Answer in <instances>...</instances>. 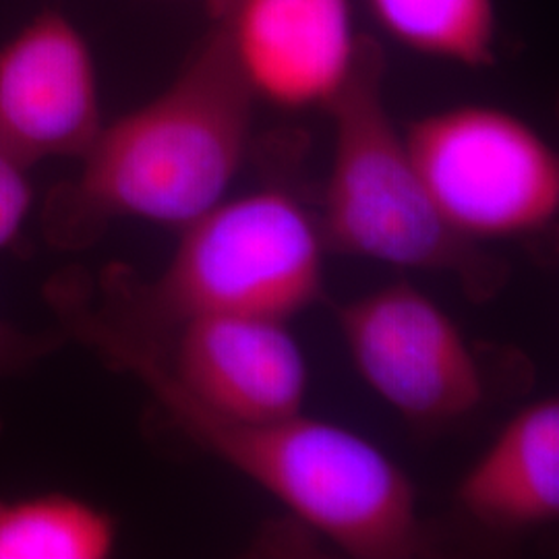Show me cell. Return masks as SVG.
<instances>
[{
    "instance_id": "6da1fadb",
    "label": "cell",
    "mask_w": 559,
    "mask_h": 559,
    "mask_svg": "<svg viewBox=\"0 0 559 559\" xmlns=\"http://www.w3.org/2000/svg\"><path fill=\"white\" fill-rule=\"evenodd\" d=\"M255 100L214 25L166 90L102 127L80 175L44 203V237L78 251L117 218L179 230L198 221L239 177Z\"/></svg>"
},
{
    "instance_id": "7a4b0ae2",
    "label": "cell",
    "mask_w": 559,
    "mask_h": 559,
    "mask_svg": "<svg viewBox=\"0 0 559 559\" xmlns=\"http://www.w3.org/2000/svg\"><path fill=\"white\" fill-rule=\"evenodd\" d=\"M110 362L147 385L180 429L300 522L359 559H402L425 547L417 489L373 441L299 413L270 423L214 417L177 392L150 344L87 318L78 330Z\"/></svg>"
},
{
    "instance_id": "3957f363",
    "label": "cell",
    "mask_w": 559,
    "mask_h": 559,
    "mask_svg": "<svg viewBox=\"0 0 559 559\" xmlns=\"http://www.w3.org/2000/svg\"><path fill=\"white\" fill-rule=\"evenodd\" d=\"M173 260L152 284L120 282V330L156 338L201 316H258L290 321L323 295L325 240L320 222L295 195L260 189L224 198L180 228Z\"/></svg>"
},
{
    "instance_id": "277c9868",
    "label": "cell",
    "mask_w": 559,
    "mask_h": 559,
    "mask_svg": "<svg viewBox=\"0 0 559 559\" xmlns=\"http://www.w3.org/2000/svg\"><path fill=\"white\" fill-rule=\"evenodd\" d=\"M325 110L334 120L320 222L325 247L402 270L454 274L471 293L498 286L500 267L450 230L411 160L383 100L378 41L360 36L355 67Z\"/></svg>"
},
{
    "instance_id": "5b68a950",
    "label": "cell",
    "mask_w": 559,
    "mask_h": 559,
    "mask_svg": "<svg viewBox=\"0 0 559 559\" xmlns=\"http://www.w3.org/2000/svg\"><path fill=\"white\" fill-rule=\"evenodd\" d=\"M404 141L436 210L460 239H520L558 218V154L516 115L454 106L411 122Z\"/></svg>"
},
{
    "instance_id": "8992f818",
    "label": "cell",
    "mask_w": 559,
    "mask_h": 559,
    "mask_svg": "<svg viewBox=\"0 0 559 559\" xmlns=\"http://www.w3.org/2000/svg\"><path fill=\"white\" fill-rule=\"evenodd\" d=\"M362 381L402 419L440 427L475 413L485 373L459 323L415 284L399 280L336 309Z\"/></svg>"
},
{
    "instance_id": "52a82bcc",
    "label": "cell",
    "mask_w": 559,
    "mask_h": 559,
    "mask_svg": "<svg viewBox=\"0 0 559 559\" xmlns=\"http://www.w3.org/2000/svg\"><path fill=\"white\" fill-rule=\"evenodd\" d=\"M104 127L90 44L44 11L0 48V152L23 168L83 158Z\"/></svg>"
},
{
    "instance_id": "ba28073f",
    "label": "cell",
    "mask_w": 559,
    "mask_h": 559,
    "mask_svg": "<svg viewBox=\"0 0 559 559\" xmlns=\"http://www.w3.org/2000/svg\"><path fill=\"white\" fill-rule=\"evenodd\" d=\"M175 334L170 362L143 342L154 348L170 385L201 411L239 423L305 413L309 367L288 321L201 316L182 321Z\"/></svg>"
},
{
    "instance_id": "9c48e42d",
    "label": "cell",
    "mask_w": 559,
    "mask_h": 559,
    "mask_svg": "<svg viewBox=\"0 0 559 559\" xmlns=\"http://www.w3.org/2000/svg\"><path fill=\"white\" fill-rule=\"evenodd\" d=\"M214 25L258 100L328 108L348 80L360 36L350 0H210Z\"/></svg>"
},
{
    "instance_id": "30bf717a",
    "label": "cell",
    "mask_w": 559,
    "mask_h": 559,
    "mask_svg": "<svg viewBox=\"0 0 559 559\" xmlns=\"http://www.w3.org/2000/svg\"><path fill=\"white\" fill-rule=\"evenodd\" d=\"M460 508L483 526L522 531L559 516V402L520 408L464 473Z\"/></svg>"
},
{
    "instance_id": "8fae6325",
    "label": "cell",
    "mask_w": 559,
    "mask_h": 559,
    "mask_svg": "<svg viewBox=\"0 0 559 559\" xmlns=\"http://www.w3.org/2000/svg\"><path fill=\"white\" fill-rule=\"evenodd\" d=\"M119 539L115 519L62 493L0 498V559H106Z\"/></svg>"
},
{
    "instance_id": "7c38bea8",
    "label": "cell",
    "mask_w": 559,
    "mask_h": 559,
    "mask_svg": "<svg viewBox=\"0 0 559 559\" xmlns=\"http://www.w3.org/2000/svg\"><path fill=\"white\" fill-rule=\"evenodd\" d=\"M381 29L413 52L471 69L496 62L493 0H365Z\"/></svg>"
},
{
    "instance_id": "4fadbf2b",
    "label": "cell",
    "mask_w": 559,
    "mask_h": 559,
    "mask_svg": "<svg viewBox=\"0 0 559 559\" xmlns=\"http://www.w3.org/2000/svg\"><path fill=\"white\" fill-rule=\"evenodd\" d=\"M64 332H27L11 321L0 320V381L13 380L55 355L64 344ZM2 436V415H0Z\"/></svg>"
},
{
    "instance_id": "5bb4252c",
    "label": "cell",
    "mask_w": 559,
    "mask_h": 559,
    "mask_svg": "<svg viewBox=\"0 0 559 559\" xmlns=\"http://www.w3.org/2000/svg\"><path fill=\"white\" fill-rule=\"evenodd\" d=\"M32 207L27 168L0 152V251L20 239Z\"/></svg>"
}]
</instances>
